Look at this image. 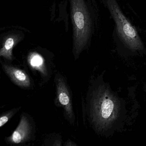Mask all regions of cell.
I'll list each match as a JSON object with an SVG mask.
<instances>
[{"label":"cell","instance_id":"cell-1","mask_svg":"<svg viewBox=\"0 0 146 146\" xmlns=\"http://www.w3.org/2000/svg\"><path fill=\"white\" fill-rule=\"evenodd\" d=\"M120 105L118 99L105 86H100L93 94L91 103L92 120L96 128L108 129L119 115Z\"/></svg>","mask_w":146,"mask_h":146},{"label":"cell","instance_id":"cell-2","mask_svg":"<svg viewBox=\"0 0 146 146\" xmlns=\"http://www.w3.org/2000/svg\"><path fill=\"white\" fill-rule=\"evenodd\" d=\"M106 2L116 23L117 32L123 42L131 50H142L143 44L137 31L124 16L116 0H106Z\"/></svg>","mask_w":146,"mask_h":146},{"label":"cell","instance_id":"cell-3","mask_svg":"<svg viewBox=\"0 0 146 146\" xmlns=\"http://www.w3.org/2000/svg\"><path fill=\"white\" fill-rule=\"evenodd\" d=\"M81 2V6L75 4L73 6V17L76 26V36L81 39L80 46L87 41L90 30L89 16L86 8Z\"/></svg>","mask_w":146,"mask_h":146},{"label":"cell","instance_id":"cell-4","mask_svg":"<svg viewBox=\"0 0 146 146\" xmlns=\"http://www.w3.org/2000/svg\"><path fill=\"white\" fill-rule=\"evenodd\" d=\"M57 92L59 102L64 108L66 115L71 120H74V114L70 96L65 82L63 78H58Z\"/></svg>","mask_w":146,"mask_h":146},{"label":"cell","instance_id":"cell-5","mask_svg":"<svg viewBox=\"0 0 146 146\" xmlns=\"http://www.w3.org/2000/svg\"><path fill=\"white\" fill-rule=\"evenodd\" d=\"M31 127L28 119L22 116L19 125L8 140L13 143H19L27 141L29 138Z\"/></svg>","mask_w":146,"mask_h":146},{"label":"cell","instance_id":"cell-6","mask_svg":"<svg viewBox=\"0 0 146 146\" xmlns=\"http://www.w3.org/2000/svg\"><path fill=\"white\" fill-rule=\"evenodd\" d=\"M2 67L5 72L17 85L23 88H28L30 86L29 78L23 71L11 66L3 64Z\"/></svg>","mask_w":146,"mask_h":146},{"label":"cell","instance_id":"cell-7","mask_svg":"<svg viewBox=\"0 0 146 146\" xmlns=\"http://www.w3.org/2000/svg\"><path fill=\"white\" fill-rule=\"evenodd\" d=\"M14 44V40L12 38H9L6 40L5 42V46L1 49L0 55L3 56L6 58L11 60L12 49Z\"/></svg>","mask_w":146,"mask_h":146},{"label":"cell","instance_id":"cell-8","mask_svg":"<svg viewBox=\"0 0 146 146\" xmlns=\"http://www.w3.org/2000/svg\"><path fill=\"white\" fill-rule=\"evenodd\" d=\"M17 109H14L13 111H11L10 112L7 113V114L3 115L0 118V127H2L6 123H7L11 117L17 112Z\"/></svg>","mask_w":146,"mask_h":146},{"label":"cell","instance_id":"cell-9","mask_svg":"<svg viewBox=\"0 0 146 146\" xmlns=\"http://www.w3.org/2000/svg\"><path fill=\"white\" fill-rule=\"evenodd\" d=\"M30 63L32 66L38 68L42 65V60L38 55H34L31 59Z\"/></svg>","mask_w":146,"mask_h":146}]
</instances>
